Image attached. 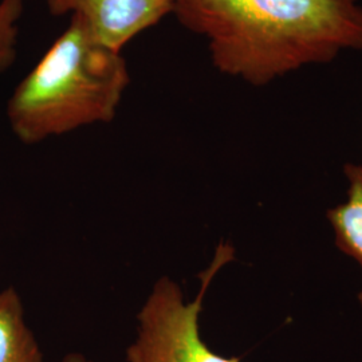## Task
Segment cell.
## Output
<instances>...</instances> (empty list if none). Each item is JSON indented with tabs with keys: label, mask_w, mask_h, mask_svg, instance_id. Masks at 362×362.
Listing matches in <instances>:
<instances>
[{
	"label": "cell",
	"mask_w": 362,
	"mask_h": 362,
	"mask_svg": "<svg viewBox=\"0 0 362 362\" xmlns=\"http://www.w3.org/2000/svg\"><path fill=\"white\" fill-rule=\"evenodd\" d=\"M172 13L207 40L221 74L252 86L362 52L358 0H173Z\"/></svg>",
	"instance_id": "6da1fadb"
},
{
	"label": "cell",
	"mask_w": 362,
	"mask_h": 362,
	"mask_svg": "<svg viewBox=\"0 0 362 362\" xmlns=\"http://www.w3.org/2000/svg\"><path fill=\"white\" fill-rule=\"evenodd\" d=\"M121 52L100 43L79 18L71 16L8 100L7 118L19 141L33 145L112 122L130 83Z\"/></svg>",
	"instance_id": "7a4b0ae2"
},
{
	"label": "cell",
	"mask_w": 362,
	"mask_h": 362,
	"mask_svg": "<svg viewBox=\"0 0 362 362\" xmlns=\"http://www.w3.org/2000/svg\"><path fill=\"white\" fill-rule=\"evenodd\" d=\"M235 259V248L220 243L211 264L199 275L202 284L187 302L181 286L169 275L156 281L136 315V337L125 350L127 362H242L224 357L203 341L199 318L207 290L216 274Z\"/></svg>",
	"instance_id": "3957f363"
},
{
	"label": "cell",
	"mask_w": 362,
	"mask_h": 362,
	"mask_svg": "<svg viewBox=\"0 0 362 362\" xmlns=\"http://www.w3.org/2000/svg\"><path fill=\"white\" fill-rule=\"evenodd\" d=\"M55 16L79 18L93 37L117 52L173 11V0H45Z\"/></svg>",
	"instance_id": "277c9868"
},
{
	"label": "cell",
	"mask_w": 362,
	"mask_h": 362,
	"mask_svg": "<svg viewBox=\"0 0 362 362\" xmlns=\"http://www.w3.org/2000/svg\"><path fill=\"white\" fill-rule=\"evenodd\" d=\"M0 362H43L38 339L28 326L18 290L0 291Z\"/></svg>",
	"instance_id": "5b68a950"
},
{
	"label": "cell",
	"mask_w": 362,
	"mask_h": 362,
	"mask_svg": "<svg viewBox=\"0 0 362 362\" xmlns=\"http://www.w3.org/2000/svg\"><path fill=\"white\" fill-rule=\"evenodd\" d=\"M344 173L349 181L348 202L327 211L336 233V245L362 267V165L346 164Z\"/></svg>",
	"instance_id": "8992f818"
},
{
	"label": "cell",
	"mask_w": 362,
	"mask_h": 362,
	"mask_svg": "<svg viewBox=\"0 0 362 362\" xmlns=\"http://www.w3.org/2000/svg\"><path fill=\"white\" fill-rule=\"evenodd\" d=\"M23 10V0H0V74L7 71L16 59L18 23Z\"/></svg>",
	"instance_id": "52a82bcc"
},
{
	"label": "cell",
	"mask_w": 362,
	"mask_h": 362,
	"mask_svg": "<svg viewBox=\"0 0 362 362\" xmlns=\"http://www.w3.org/2000/svg\"><path fill=\"white\" fill-rule=\"evenodd\" d=\"M61 362H95L90 360V358H88L85 354H82V353H67L65 357L61 360Z\"/></svg>",
	"instance_id": "ba28073f"
},
{
	"label": "cell",
	"mask_w": 362,
	"mask_h": 362,
	"mask_svg": "<svg viewBox=\"0 0 362 362\" xmlns=\"http://www.w3.org/2000/svg\"><path fill=\"white\" fill-rule=\"evenodd\" d=\"M358 300H360V303H361L362 306V293H360V294H358Z\"/></svg>",
	"instance_id": "9c48e42d"
}]
</instances>
